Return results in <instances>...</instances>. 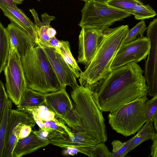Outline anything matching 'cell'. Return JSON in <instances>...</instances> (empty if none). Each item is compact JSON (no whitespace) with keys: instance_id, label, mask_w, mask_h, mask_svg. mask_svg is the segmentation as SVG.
I'll return each instance as SVG.
<instances>
[{"instance_id":"obj_3","label":"cell","mask_w":157,"mask_h":157,"mask_svg":"<svg viewBox=\"0 0 157 157\" xmlns=\"http://www.w3.org/2000/svg\"><path fill=\"white\" fill-rule=\"evenodd\" d=\"M129 30L126 25L108 28L103 31L104 38L92 60L80 74V85L86 86L96 83L111 71L113 60Z\"/></svg>"},{"instance_id":"obj_7","label":"cell","mask_w":157,"mask_h":157,"mask_svg":"<svg viewBox=\"0 0 157 157\" xmlns=\"http://www.w3.org/2000/svg\"><path fill=\"white\" fill-rule=\"evenodd\" d=\"M3 71L8 97L17 105L22 95L28 88L21 57L16 48L11 43L9 58Z\"/></svg>"},{"instance_id":"obj_38","label":"cell","mask_w":157,"mask_h":157,"mask_svg":"<svg viewBox=\"0 0 157 157\" xmlns=\"http://www.w3.org/2000/svg\"><path fill=\"white\" fill-rule=\"evenodd\" d=\"M44 126L47 131L49 132H51L52 129L50 126V124L49 121H43Z\"/></svg>"},{"instance_id":"obj_32","label":"cell","mask_w":157,"mask_h":157,"mask_svg":"<svg viewBox=\"0 0 157 157\" xmlns=\"http://www.w3.org/2000/svg\"><path fill=\"white\" fill-rule=\"evenodd\" d=\"M24 0H0V4L19 10L17 4H22Z\"/></svg>"},{"instance_id":"obj_22","label":"cell","mask_w":157,"mask_h":157,"mask_svg":"<svg viewBox=\"0 0 157 157\" xmlns=\"http://www.w3.org/2000/svg\"><path fill=\"white\" fill-rule=\"evenodd\" d=\"M12 108L11 100L8 97L6 99L2 117L0 119V156L2 157L4 146L6 129Z\"/></svg>"},{"instance_id":"obj_27","label":"cell","mask_w":157,"mask_h":157,"mask_svg":"<svg viewBox=\"0 0 157 157\" xmlns=\"http://www.w3.org/2000/svg\"><path fill=\"white\" fill-rule=\"evenodd\" d=\"M106 1L110 5L130 13L134 6L144 4L140 0H106Z\"/></svg>"},{"instance_id":"obj_9","label":"cell","mask_w":157,"mask_h":157,"mask_svg":"<svg viewBox=\"0 0 157 157\" xmlns=\"http://www.w3.org/2000/svg\"><path fill=\"white\" fill-rule=\"evenodd\" d=\"M35 123L28 113L18 109L11 110L6 129L2 157H12L13 151L18 141L17 137L22 126L27 125L33 128Z\"/></svg>"},{"instance_id":"obj_35","label":"cell","mask_w":157,"mask_h":157,"mask_svg":"<svg viewBox=\"0 0 157 157\" xmlns=\"http://www.w3.org/2000/svg\"><path fill=\"white\" fill-rule=\"evenodd\" d=\"M30 114L31 116L35 123L40 128L44 130H46L44 126L43 121L40 118L33 113H31Z\"/></svg>"},{"instance_id":"obj_5","label":"cell","mask_w":157,"mask_h":157,"mask_svg":"<svg viewBox=\"0 0 157 157\" xmlns=\"http://www.w3.org/2000/svg\"><path fill=\"white\" fill-rule=\"evenodd\" d=\"M148 101L146 96L137 98L110 112L108 118L112 128L125 136L134 134L146 122L145 111Z\"/></svg>"},{"instance_id":"obj_8","label":"cell","mask_w":157,"mask_h":157,"mask_svg":"<svg viewBox=\"0 0 157 157\" xmlns=\"http://www.w3.org/2000/svg\"><path fill=\"white\" fill-rule=\"evenodd\" d=\"M146 33L150 46L145 61L144 76L147 83L148 94L153 97L157 95V18L149 23Z\"/></svg>"},{"instance_id":"obj_28","label":"cell","mask_w":157,"mask_h":157,"mask_svg":"<svg viewBox=\"0 0 157 157\" xmlns=\"http://www.w3.org/2000/svg\"><path fill=\"white\" fill-rule=\"evenodd\" d=\"M133 137L125 142H122L115 140L112 142L113 147L111 152L113 157H124L127 155L126 151L130 144L133 140Z\"/></svg>"},{"instance_id":"obj_40","label":"cell","mask_w":157,"mask_h":157,"mask_svg":"<svg viewBox=\"0 0 157 157\" xmlns=\"http://www.w3.org/2000/svg\"><path fill=\"white\" fill-rule=\"evenodd\" d=\"M80 0L84 1V2H86L88 1L89 0Z\"/></svg>"},{"instance_id":"obj_12","label":"cell","mask_w":157,"mask_h":157,"mask_svg":"<svg viewBox=\"0 0 157 157\" xmlns=\"http://www.w3.org/2000/svg\"><path fill=\"white\" fill-rule=\"evenodd\" d=\"M48 139L50 144L64 149L75 147L79 153L90 157L94 146L98 143L73 131L70 134L63 133L52 130L49 132Z\"/></svg>"},{"instance_id":"obj_36","label":"cell","mask_w":157,"mask_h":157,"mask_svg":"<svg viewBox=\"0 0 157 157\" xmlns=\"http://www.w3.org/2000/svg\"><path fill=\"white\" fill-rule=\"evenodd\" d=\"M33 131L40 138L44 139H48L49 132L47 131L44 130L40 128L38 131Z\"/></svg>"},{"instance_id":"obj_24","label":"cell","mask_w":157,"mask_h":157,"mask_svg":"<svg viewBox=\"0 0 157 157\" xmlns=\"http://www.w3.org/2000/svg\"><path fill=\"white\" fill-rule=\"evenodd\" d=\"M25 112L29 114L33 113L36 115L43 121H52L58 123L61 120L60 119H58L57 118L58 117L55 113L49 110L45 105H43L35 108L29 109Z\"/></svg>"},{"instance_id":"obj_23","label":"cell","mask_w":157,"mask_h":157,"mask_svg":"<svg viewBox=\"0 0 157 157\" xmlns=\"http://www.w3.org/2000/svg\"><path fill=\"white\" fill-rule=\"evenodd\" d=\"M60 41L61 46L58 53L61 54L65 61L74 71L77 78H79L80 74L82 71L72 54L69 42L67 41Z\"/></svg>"},{"instance_id":"obj_18","label":"cell","mask_w":157,"mask_h":157,"mask_svg":"<svg viewBox=\"0 0 157 157\" xmlns=\"http://www.w3.org/2000/svg\"><path fill=\"white\" fill-rule=\"evenodd\" d=\"M34 19L37 33V43L43 47L51 48L50 41L52 39L49 36L48 29L51 26L50 22L55 18L54 16L49 15L46 13L41 15L42 21L39 20L37 14L33 9L29 10Z\"/></svg>"},{"instance_id":"obj_19","label":"cell","mask_w":157,"mask_h":157,"mask_svg":"<svg viewBox=\"0 0 157 157\" xmlns=\"http://www.w3.org/2000/svg\"><path fill=\"white\" fill-rule=\"evenodd\" d=\"M46 95V94H43L28 88L17 105V109L25 112L29 109L45 105Z\"/></svg>"},{"instance_id":"obj_30","label":"cell","mask_w":157,"mask_h":157,"mask_svg":"<svg viewBox=\"0 0 157 157\" xmlns=\"http://www.w3.org/2000/svg\"><path fill=\"white\" fill-rule=\"evenodd\" d=\"M90 157H113L104 142L96 144L93 149Z\"/></svg>"},{"instance_id":"obj_11","label":"cell","mask_w":157,"mask_h":157,"mask_svg":"<svg viewBox=\"0 0 157 157\" xmlns=\"http://www.w3.org/2000/svg\"><path fill=\"white\" fill-rule=\"evenodd\" d=\"M78 36V63L85 66V69L92 60L104 37V33L94 28H81Z\"/></svg>"},{"instance_id":"obj_6","label":"cell","mask_w":157,"mask_h":157,"mask_svg":"<svg viewBox=\"0 0 157 157\" xmlns=\"http://www.w3.org/2000/svg\"><path fill=\"white\" fill-rule=\"evenodd\" d=\"M81 12L79 24L81 27L96 28L102 31L131 15L110 5L106 0H89L85 2Z\"/></svg>"},{"instance_id":"obj_10","label":"cell","mask_w":157,"mask_h":157,"mask_svg":"<svg viewBox=\"0 0 157 157\" xmlns=\"http://www.w3.org/2000/svg\"><path fill=\"white\" fill-rule=\"evenodd\" d=\"M150 46L149 39L147 36H140L134 41L121 46L111 66L113 70L132 61L137 63L145 59Z\"/></svg>"},{"instance_id":"obj_4","label":"cell","mask_w":157,"mask_h":157,"mask_svg":"<svg viewBox=\"0 0 157 157\" xmlns=\"http://www.w3.org/2000/svg\"><path fill=\"white\" fill-rule=\"evenodd\" d=\"M28 88L45 94L61 86L43 47L36 43L21 58Z\"/></svg>"},{"instance_id":"obj_29","label":"cell","mask_w":157,"mask_h":157,"mask_svg":"<svg viewBox=\"0 0 157 157\" xmlns=\"http://www.w3.org/2000/svg\"><path fill=\"white\" fill-rule=\"evenodd\" d=\"M157 112V95L149 100L147 103L145 111V117L146 122L154 121Z\"/></svg>"},{"instance_id":"obj_2","label":"cell","mask_w":157,"mask_h":157,"mask_svg":"<svg viewBox=\"0 0 157 157\" xmlns=\"http://www.w3.org/2000/svg\"><path fill=\"white\" fill-rule=\"evenodd\" d=\"M71 86V97L79 124L77 133L98 143L105 142L107 137L103 112L91 91L88 87L78 84Z\"/></svg>"},{"instance_id":"obj_16","label":"cell","mask_w":157,"mask_h":157,"mask_svg":"<svg viewBox=\"0 0 157 157\" xmlns=\"http://www.w3.org/2000/svg\"><path fill=\"white\" fill-rule=\"evenodd\" d=\"M50 144L48 139H44L33 131L27 136L19 140L12 153V157H20L34 152Z\"/></svg>"},{"instance_id":"obj_17","label":"cell","mask_w":157,"mask_h":157,"mask_svg":"<svg viewBox=\"0 0 157 157\" xmlns=\"http://www.w3.org/2000/svg\"><path fill=\"white\" fill-rule=\"evenodd\" d=\"M6 28L10 43L21 58L36 43L28 33L11 23Z\"/></svg>"},{"instance_id":"obj_14","label":"cell","mask_w":157,"mask_h":157,"mask_svg":"<svg viewBox=\"0 0 157 157\" xmlns=\"http://www.w3.org/2000/svg\"><path fill=\"white\" fill-rule=\"evenodd\" d=\"M45 104L49 110L62 120L74 107V103L66 92V88H61L57 91L46 94Z\"/></svg>"},{"instance_id":"obj_20","label":"cell","mask_w":157,"mask_h":157,"mask_svg":"<svg viewBox=\"0 0 157 157\" xmlns=\"http://www.w3.org/2000/svg\"><path fill=\"white\" fill-rule=\"evenodd\" d=\"M153 122L151 121L146 122L137 134L133 137V140L127 149V154L143 142L151 140L155 133Z\"/></svg>"},{"instance_id":"obj_21","label":"cell","mask_w":157,"mask_h":157,"mask_svg":"<svg viewBox=\"0 0 157 157\" xmlns=\"http://www.w3.org/2000/svg\"><path fill=\"white\" fill-rule=\"evenodd\" d=\"M10 48V42L6 31L0 23V73L3 71L9 58Z\"/></svg>"},{"instance_id":"obj_1","label":"cell","mask_w":157,"mask_h":157,"mask_svg":"<svg viewBox=\"0 0 157 157\" xmlns=\"http://www.w3.org/2000/svg\"><path fill=\"white\" fill-rule=\"evenodd\" d=\"M144 71L132 61L112 70L104 78L87 86L100 110L113 111L137 98L146 96L148 88Z\"/></svg>"},{"instance_id":"obj_37","label":"cell","mask_w":157,"mask_h":157,"mask_svg":"<svg viewBox=\"0 0 157 157\" xmlns=\"http://www.w3.org/2000/svg\"><path fill=\"white\" fill-rule=\"evenodd\" d=\"M65 149L64 153L66 155L73 156L77 154L78 152L79 153L78 150L75 147H69Z\"/></svg>"},{"instance_id":"obj_25","label":"cell","mask_w":157,"mask_h":157,"mask_svg":"<svg viewBox=\"0 0 157 157\" xmlns=\"http://www.w3.org/2000/svg\"><path fill=\"white\" fill-rule=\"evenodd\" d=\"M137 20H143L152 18L156 15L155 11L149 5L134 6L130 13Z\"/></svg>"},{"instance_id":"obj_15","label":"cell","mask_w":157,"mask_h":157,"mask_svg":"<svg viewBox=\"0 0 157 157\" xmlns=\"http://www.w3.org/2000/svg\"><path fill=\"white\" fill-rule=\"evenodd\" d=\"M0 8L4 15L10 20L11 23L28 33L36 43L37 33L35 24L21 10H17L1 4Z\"/></svg>"},{"instance_id":"obj_39","label":"cell","mask_w":157,"mask_h":157,"mask_svg":"<svg viewBox=\"0 0 157 157\" xmlns=\"http://www.w3.org/2000/svg\"><path fill=\"white\" fill-rule=\"evenodd\" d=\"M154 126L155 131L156 132L157 131V112L155 115L154 117Z\"/></svg>"},{"instance_id":"obj_13","label":"cell","mask_w":157,"mask_h":157,"mask_svg":"<svg viewBox=\"0 0 157 157\" xmlns=\"http://www.w3.org/2000/svg\"><path fill=\"white\" fill-rule=\"evenodd\" d=\"M60 83L61 88L77 85V76L60 54L54 49L43 47Z\"/></svg>"},{"instance_id":"obj_31","label":"cell","mask_w":157,"mask_h":157,"mask_svg":"<svg viewBox=\"0 0 157 157\" xmlns=\"http://www.w3.org/2000/svg\"><path fill=\"white\" fill-rule=\"evenodd\" d=\"M0 119L1 118L5 101L8 97L6 92L3 83L0 81Z\"/></svg>"},{"instance_id":"obj_33","label":"cell","mask_w":157,"mask_h":157,"mask_svg":"<svg viewBox=\"0 0 157 157\" xmlns=\"http://www.w3.org/2000/svg\"><path fill=\"white\" fill-rule=\"evenodd\" d=\"M32 128L29 125H23L21 128L18 134L17 137L18 140L28 136L32 131Z\"/></svg>"},{"instance_id":"obj_34","label":"cell","mask_w":157,"mask_h":157,"mask_svg":"<svg viewBox=\"0 0 157 157\" xmlns=\"http://www.w3.org/2000/svg\"><path fill=\"white\" fill-rule=\"evenodd\" d=\"M151 140L153 143L151 147L150 155L152 157H157V132L155 133Z\"/></svg>"},{"instance_id":"obj_41","label":"cell","mask_w":157,"mask_h":157,"mask_svg":"<svg viewBox=\"0 0 157 157\" xmlns=\"http://www.w3.org/2000/svg\"><path fill=\"white\" fill-rule=\"evenodd\" d=\"M156 132H157V131H156Z\"/></svg>"},{"instance_id":"obj_26","label":"cell","mask_w":157,"mask_h":157,"mask_svg":"<svg viewBox=\"0 0 157 157\" xmlns=\"http://www.w3.org/2000/svg\"><path fill=\"white\" fill-rule=\"evenodd\" d=\"M145 23L141 20L133 28L129 29L126 36L124 39L121 46L129 43L135 40L137 36H144V33L147 29Z\"/></svg>"}]
</instances>
